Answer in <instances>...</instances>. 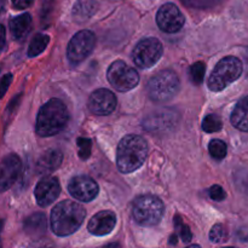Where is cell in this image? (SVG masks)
I'll list each match as a JSON object with an SVG mask.
<instances>
[{
	"label": "cell",
	"instance_id": "8fae6325",
	"mask_svg": "<svg viewBox=\"0 0 248 248\" xmlns=\"http://www.w3.org/2000/svg\"><path fill=\"white\" fill-rule=\"evenodd\" d=\"M70 195L82 202H90L98 195V184L89 176H77L68 183Z\"/></svg>",
	"mask_w": 248,
	"mask_h": 248
},
{
	"label": "cell",
	"instance_id": "44dd1931",
	"mask_svg": "<svg viewBox=\"0 0 248 248\" xmlns=\"http://www.w3.org/2000/svg\"><path fill=\"white\" fill-rule=\"evenodd\" d=\"M47 229V220H46L45 215L43 213H34L31 217L24 220V230L28 234L39 236V235L45 234Z\"/></svg>",
	"mask_w": 248,
	"mask_h": 248
},
{
	"label": "cell",
	"instance_id": "d6a6232c",
	"mask_svg": "<svg viewBox=\"0 0 248 248\" xmlns=\"http://www.w3.org/2000/svg\"><path fill=\"white\" fill-rule=\"evenodd\" d=\"M5 41H6V31L2 24H0V48L4 47Z\"/></svg>",
	"mask_w": 248,
	"mask_h": 248
},
{
	"label": "cell",
	"instance_id": "cb8c5ba5",
	"mask_svg": "<svg viewBox=\"0 0 248 248\" xmlns=\"http://www.w3.org/2000/svg\"><path fill=\"white\" fill-rule=\"evenodd\" d=\"M206 65L203 62H196L189 68V79L194 85L202 84L203 78H205Z\"/></svg>",
	"mask_w": 248,
	"mask_h": 248
},
{
	"label": "cell",
	"instance_id": "7c38bea8",
	"mask_svg": "<svg viewBox=\"0 0 248 248\" xmlns=\"http://www.w3.org/2000/svg\"><path fill=\"white\" fill-rule=\"evenodd\" d=\"M22 161L18 155L10 154L0 162V191H6L18 179Z\"/></svg>",
	"mask_w": 248,
	"mask_h": 248
},
{
	"label": "cell",
	"instance_id": "f1b7e54d",
	"mask_svg": "<svg viewBox=\"0 0 248 248\" xmlns=\"http://www.w3.org/2000/svg\"><path fill=\"white\" fill-rule=\"evenodd\" d=\"M176 229L179 232V236H181L182 241L188 244L193 239V234H191L190 229H189L188 225H186L183 223V220L179 217H176Z\"/></svg>",
	"mask_w": 248,
	"mask_h": 248
},
{
	"label": "cell",
	"instance_id": "4dcf8cb0",
	"mask_svg": "<svg viewBox=\"0 0 248 248\" xmlns=\"http://www.w3.org/2000/svg\"><path fill=\"white\" fill-rule=\"evenodd\" d=\"M12 82V74H5L4 77L0 79V98H2V97L5 96V93L7 92V90H9L10 87V84Z\"/></svg>",
	"mask_w": 248,
	"mask_h": 248
},
{
	"label": "cell",
	"instance_id": "ac0fdd59",
	"mask_svg": "<svg viewBox=\"0 0 248 248\" xmlns=\"http://www.w3.org/2000/svg\"><path fill=\"white\" fill-rule=\"evenodd\" d=\"M230 121L235 128L248 132V96L240 99L239 103L235 106Z\"/></svg>",
	"mask_w": 248,
	"mask_h": 248
},
{
	"label": "cell",
	"instance_id": "277c9868",
	"mask_svg": "<svg viewBox=\"0 0 248 248\" xmlns=\"http://www.w3.org/2000/svg\"><path fill=\"white\" fill-rule=\"evenodd\" d=\"M244 72V64L234 56H228L220 60L208 78V89L213 92H219L236 81Z\"/></svg>",
	"mask_w": 248,
	"mask_h": 248
},
{
	"label": "cell",
	"instance_id": "7402d4cb",
	"mask_svg": "<svg viewBox=\"0 0 248 248\" xmlns=\"http://www.w3.org/2000/svg\"><path fill=\"white\" fill-rule=\"evenodd\" d=\"M48 43H50V36L46 35V34H38V35L34 36L28 47L29 57H35V56L43 53L45 48L47 47Z\"/></svg>",
	"mask_w": 248,
	"mask_h": 248
},
{
	"label": "cell",
	"instance_id": "ffe728a7",
	"mask_svg": "<svg viewBox=\"0 0 248 248\" xmlns=\"http://www.w3.org/2000/svg\"><path fill=\"white\" fill-rule=\"evenodd\" d=\"M97 4L94 0H78L72 10L73 17L77 22H86L97 11Z\"/></svg>",
	"mask_w": 248,
	"mask_h": 248
},
{
	"label": "cell",
	"instance_id": "2e32d148",
	"mask_svg": "<svg viewBox=\"0 0 248 248\" xmlns=\"http://www.w3.org/2000/svg\"><path fill=\"white\" fill-rule=\"evenodd\" d=\"M63 154L60 149H47L36 161V171L39 174H50L62 165Z\"/></svg>",
	"mask_w": 248,
	"mask_h": 248
},
{
	"label": "cell",
	"instance_id": "d6986e66",
	"mask_svg": "<svg viewBox=\"0 0 248 248\" xmlns=\"http://www.w3.org/2000/svg\"><path fill=\"white\" fill-rule=\"evenodd\" d=\"M31 29V16L22 14L10 21V31L16 40H22Z\"/></svg>",
	"mask_w": 248,
	"mask_h": 248
},
{
	"label": "cell",
	"instance_id": "1f68e13d",
	"mask_svg": "<svg viewBox=\"0 0 248 248\" xmlns=\"http://www.w3.org/2000/svg\"><path fill=\"white\" fill-rule=\"evenodd\" d=\"M34 2V0H12V4L16 9L18 10H24L27 7L31 6Z\"/></svg>",
	"mask_w": 248,
	"mask_h": 248
},
{
	"label": "cell",
	"instance_id": "484cf974",
	"mask_svg": "<svg viewBox=\"0 0 248 248\" xmlns=\"http://www.w3.org/2000/svg\"><path fill=\"white\" fill-rule=\"evenodd\" d=\"M210 240L215 244H223L228 240V232L222 224H216L210 232Z\"/></svg>",
	"mask_w": 248,
	"mask_h": 248
},
{
	"label": "cell",
	"instance_id": "6da1fadb",
	"mask_svg": "<svg viewBox=\"0 0 248 248\" xmlns=\"http://www.w3.org/2000/svg\"><path fill=\"white\" fill-rule=\"evenodd\" d=\"M86 211L80 203L65 200L58 202L51 211V229L57 236L72 235L81 227Z\"/></svg>",
	"mask_w": 248,
	"mask_h": 248
},
{
	"label": "cell",
	"instance_id": "5bb4252c",
	"mask_svg": "<svg viewBox=\"0 0 248 248\" xmlns=\"http://www.w3.org/2000/svg\"><path fill=\"white\" fill-rule=\"evenodd\" d=\"M61 194L60 182L56 177H46L41 179L35 186L34 195H35L36 203L40 207H46L51 205Z\"/></svg>",
	"mask_w": 248,
	"mask_h": 248
},
{
	"label": "cell",
	"instance_id": "9c48e42d",
	"mask_svg": "<svg viewBox=\"0 0 248 248\" xmlns=\"http://www.w3.org/2000/svg\"><path fill=\"white\" fill-rule=\"evenodd\" d=\"M96 38L90 31H80L69 41L67 47V57L72 64H79L86 60L94 48Z\"/></svg>",
	"mask_w": 248,
	"mask_h": 248
},
{
	"label": "cell",
	"instance_id": "8992f818",
	"mask_svg": "<svg viewBox=\"0 0 248 248\" xmlns=\"http://www.w3.org/2000/svg\"><path fill=\"white\" fill-rule=\"evenodd\" d=\"M179 89H181V81L178 75L170 69L157 73L149 80L147 86L150 99L159 103L171 101L177 96Z\"/></svg>",
	"mask_w": 248,
	"mask_h": 248
},
{
	"label": "cell",
	"instance_id": "30bf717a",
	"mask_svg": "<svg viewBox=\"0 0 248 248\" xmlns=\"http://www.w3.org/2000/svg\"><path fill=\"white\" fill-rule=\"evenodd\" d=\"M184 22H186V18L181 10L171 2L162 5L157 11L156 23L165 33H177L183 28Z\"/></svg>",
	"mask_w": 248,
	"mask_h": 248
},
{
	"label": "cell",
	"instance_id": "836d02e7",
	"mask_svg": "<svg viewBox=\"0 0 248 248\" xmlns=\"http://www.w3.org/2000/svg\"><path fill=\"white\" fill-rule=\"evenodd\" d=\"M170 245H177V236L176 235H172L170 237Z\"/></svg>",
	"mask_w": 248,
	"mask_h": 248
},
{
	"label": "cell",
	"instance_id": "e0dca14e",
	"mask_svg": "<svg viewBox=\"0 0 248 248\" xmlns=\"http://www.w3.org/2000/svg\"><path fill=\"white\" fill-rule=\"evenodd\" d=\"M172 123H176L173 119V113L172 111H156L148 116L143 121V126L148 131H159L166 130L172 126Z\"/></svg>",
	"mask_w": 248,
	"mask_h": 248
},
{
	"label": "cell",
	"instance_id": "4316f807",
	"mask_svg": "<svg viewBox=\"0 0 248 248\" xmlns=\"http://www.w3.org/2000/svg\"><path fill=\"white\" fill-rule=\"evenodd\" d=\"M186 6L193 9H211L220 2V0H181Z\"/></svg>",
	"mask_w": 248,
	"mask_h": 248
},
{
	"label": "cell",
	"instance_id": "e575fe53",
	"mask_svg": "<svg viewBox=\"0 0 248 248\" xmlns=\"http://www.w3.org/2000/svg\"><path fill=\"white\" fill-rule=\"evenodd\" d=\"M1 228H2V222L0 220V232H1Z\"/></svg>",
	"mask_w": 248,
	"mask_h": 248
},
{
	"label": "cell",
	"instance_id": "9a60e30c",
	"mask_svg": "<svg viewBox=\"0 0 248 248\" xmlns=\"http://www.w3.org/2000/svg\"><path fill=\"white\" fill-rule=\"evenodd\" d=\"M116 225V216L113 211H101L90 219L87 229L96 236H104L113 232Z\"/></svg>",
	"mask_w": 248,
	"mask_h": 248
},
{
	"label": "cell",
	"instance_id": "f546056e",
	"mask_svg": "<svg viewBox=\"0 0 248 248\" xmlns=\"http://www.w3.org/2000/svg\"><path fill=\"white\" fill-rule=\"evenodd\" d=\"M208 195L212 200L215 201H223L225 198H227V193L224 191V189L222 188L220 186H212L208 190Z\"/></svg>",
	"mask_w": 248,
	"mask_h": 248
},
{
	"label": "cell",
	"instance_id": "3957f363",
	"mask_svg": "<svg viewBox=\"0 0 248 248\" xmlns=\"http://www.w3.org/2000/svg\"><path fill=\"white\" fill-rule=\"evenodd\" d=\"M69 121V113L61 99L52 98L44 104L36 116L35 131L40 137H51L67 126Z\"/></svg>",
	"mask_w": 248,
	"mask_h": 248
},
{
	"label": "cell",
	"instance_id": "ba28073f",
	"mask_svg": "<svg viewBox=\"0 0 248 248\" xmlns=\"http://www.w3.org/2000/svg\"><path fill=\"white\" fill-rule=\"evenodd\" d=\"M164 52L161 41L156 38H145L136 45L132 60L137 67L148 69L156 64Z\"/></svg>",
	"mask_w": 248,
	"mask_h": 248
},
{
	"label": "cell",
	"instance_id": "d4e9b609",
	"mask_svg": "<svg viewBox=\"0 0 248 248\" xmlns=\"http://www.w3.org/2000/svg\"><path fill=\"white\" fill-rule=\"evenodd\" d=\"M223 127L222 119L216 114H210L202 121V130L207 133H215Z\"/></svg>",
	"mask_w": 248,
	"mask_h": 248
},
{
	"label": "cell",
	"instance_id": "4fadbf2b",
	"mask_svg": "<svg viewBox=\"0 0 248 248\" xmlns=\"http://www.w3.org/2000/svg\"><path fill=\"white\" fill-rule=\"evenodd\" d=\"M89 109L96 115H109L116 108V96L108 89H98L89 98Z\"/></svg>",
	"mask_w": 248,
	"mask_h": 248
},
{
	"label": "cell",
	"instance_id": "52a82bcc",
	"mask_svg": "<svg viewBox=\"0 0 248 248\" xmlns=\"http://www.w3.org/2000/svg\"><path fill=\"white\" fill-rule=\"evenodd\" d=\"M108 81L116 91L126 92L135 89L140 82V74L135 68L126 64L124 61L111 63L107 73Z\"/></svg>",
	"mask_w": 248,
	"mask_h": 248
},
{
	"label": "cell",
	"instance_id": "d590c367",
	"mask_svg": "<svg viewBox=\"0 0 248 248\" xmlns=\"http://www.w3.org/2000/svg\"><path fill=\"white\" fill-rule=\"evenodd\" d=\"M246 61H247V65H248V52H247V55H246Z\"/></svg>",
	"mask_w": 248,
	"mask_h": 248
},
{
	"label": "cell",
	"instance_id": "7a4b0ae2",
	"mask_svg": "<svg viewBox=\"0 0 248 248\" xmlns=\"http://www.w3.org/2000/svg\"><path fill=\"white\" fill-rule=\"evenodd\" d=\"M148 156V144L138 135H127L120 140L116 152V165L121 173L137 171Z\"/></svg>",
	"mask_w": 248,
	"mask_h": 248
},
{
	"label": "cell",
	"instance_id": "603a6c76",
	"mask_svg": "<svg viewBox=\"0 0 248 248\" xmlns=\"http://www.w3.org/2000/svg\"><path fill=\"white\" fill-rule=\"evenodd\" d=\"M208 152H210L211 156L216 160H223L227 156L228 147L225 142L220 140H212L208 144Z\"/></svg>",
	"mask_w": 248,
	"mask_h": 248
},
{
	"label": "cell",
	"instance_id": "5b68a950",
	"mask_svg": "<svg viewBox=\"0 0 248 248\" xmlns=\"http://www.w3.org/2000/svg\"><path fill=\"white\" fill-rule=\"evenodd\" d=\"M164 213V202L155 195H142L133 201V219L143 227H154L159 224Z\"/></svg>",
	"mask_w": 248,
	"mask_h": 248
},
{
	"label": "cell",
	"instance_id": "83f0119b",
	"mask_svg": "<svg viewBox=\"0 0 248 248\" xmlns=\"http://www.w3.org/2000/svg\"><path fill=\"white\" fill-rule=\"evenodd\" d=\"M78 148H79V156L81 160H87L91 156L92 143L89 138H78Z\"/></svg>",
	"mask_w": 248,
	"mask_h": 248
}]
</instances>
